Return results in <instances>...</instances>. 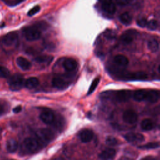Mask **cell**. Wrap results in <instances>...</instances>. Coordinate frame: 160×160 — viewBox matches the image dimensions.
Masks as SVG:
<instances>
[{
    "label": "cell",
    "instance_id": "6da1fadb",
    "mask_svg": "<svg viewBox=\"0 0 160 160\" xmlns=\"http://www.w3.org/2000/svg\"><path fill=\"white\" fill-rule=\"evenodd\" d=\"M8 85L11 91H16L20 90L24 85L23 76L19 74H14L9 78Z\"/></svg>",
    "mask_w": 160,
    "mask_h": 160
},
{
    "label": "cell",
    "instance_id": "7a4b0ae2",
    "mask_svg": "<svg viewBox=\"0 0 160 160\" xmlns=\"http://www.w3.org/2000/svg\"><path fill=\"white\" fill-rule=\"evenodd\" d=\"M22 33L28 41H36L40 38L41 31L36 26H28L23 29Z\"/></svg>",
    "mask_w": 160,
    "mask_h": 160
},
{
    "label": "cell",
    "instance_id": "3957f363",
    "mask_svg": "<svg viewBox=\"0 0 160 160\" xmlns=\"http://www.w3.org/2000/svg\"><path fill=\"white\" fill-rule=\"evenodd\" d=\"M23 146L28 152H35L39 147V139L32 137L26 138L23 141Z\"/></svg>",
    "mask_w": 160,
    "mask_h": 160
},
{
    "label": "cell",
    "instance_id": "277c9868",
    "mask_svg": "<svg viewBox=\"0 0 160 160\" xmlns=\"http://www.w3.org/2000/svg\"><path fill=\"white\" fill-rule=\"evenodd\" d=\"M132 96V92L129 90H121L116 91L112 96V98L116 101L121 102L128 101Z\"/></svg>",
    "mask_w": 160,
    "mask_h": 160
},
{
    "label": "cell",
    "instance_id": "5b68a950",
    "mask_svg": "<svg viewBox=\"0 0 160 160\" xmlns=\"http://www.w3.org/2000/svg\"><path fill=\"white\" fill-rule=\"evenodd\" d=\"M137 34L138 32L135 29H128L122 34L121 36V40L124 44H130L136 38Z\"/></svg>",
    "mask_w": 160,
    "mask_h": 160
},
{
    "label": "cell",
    "instance_id": "8992f818",
    "mask_svg": "<svg viewBox=\"0 0 160 160\" xmlns=\"http://www.w3.org/2000/svg\"><path fill=\"white\" fill-rule=\"evenodd\" d=\"M123 121L129 124H133L138 120V114L133 109H127L122 114Z\"/></svg>",
    "mask_w": 160,
    "mask_h": 160
},
{
    "label": "cell",
    "instance_id": "52a82bcc",
    "mask_svg": "<svg viewBox=\"0 0 160 160\" xmlns=\"http://www.w3.org/2000/svg\"><path fill=\"white\" fill-rule=\"evenodd\" d=\"M18 35L16 32H11L4 35L2 38V43L8 46H11L17 42Z\"/></svg>",
    "mask_w": 160,
    "mask_h": 160
},
{
    "label": "cell",
    "instance_id": "ba28073f",
    "mask_svg": "<svg viewBox=\"0 0 160 160\" xmlns=\"http://www.w3.org/2000/svg\"><path fill=\"white\" fill-rule=\"evenodd\" d=\"M124 137L129 142H141L144 141V136L139 132H129L126 133Z\"/></svg>",
    "mask_w": 160,
    "mask_h": 160
},
{
    "label": "cell",
    "instance_id": "9c48e42d",
    "mask_svg": "<svg viewBox=\"0 0 160 160\" xmlns=\"http://www.w3.org/2000/svg\"><path fill=\"white\" fill-rule=\"evenodd\" d=\"M159 93L158 90H146L144 101L149 103H154L158 101Z\"/></svg>",
    "mask_w": 160,
    "mask_h": 160
},
{
    "label": "cell",
    "instance_id": "30bf717a",
    "mask_svg": "<svg viewBox=\"0 0 160 160\" xmlns=\"http://www.w3.org/2000/svg\"><path fill=\"white\" fill-rule=\"evenodd\" d=\"M94 137V132L89 129H83L78 133V138L83 142H90Z\"/></svg>",
    "mask_w": 160,
    "mask_h": 160
},
{
    "label": "cell",
    "instance_id": "8fae6325",
    "mask_svg": "<svg viewBox=\"0 0 160 160\" xmlns=\"http://www.w3.org/2000/svg\"><path fill=\"white\" fill-rule=\"evenodd\" d=\"M102 9L109 14H113L116 12V6L112 0H102Z\"/></svg>",
    "mask_w": 160,
    "mask_h": 160
},
{
    "label": "cell",
    "instance_id": "7c38bea8",
    "mask_svg": "<svg viewBox=\"0 0 160 160\" xmlns=\"http://www.w3.org/2000/svg\"><path fill=\"white\" fill-rule=\"evenodd\" d=\"M39 118L44 123L49 124L53 122L54 119V114L51 111L46 109L41 112L39 115Z\"/></svg>",
    "mask_w": 160,
    "mask_h": 160
},
{
    "label": "cell",
    "instance_id": "4fadbf2b",
    "mask_svg": "<svg viewBox=\"0 0 160 160\" xmlns=\"http://www.w3.org/2000/svg\"><path fill=\"white\" fill-rule=\"evenodd\" d=\"M37 135L41 141H49L51 140L53 138L52 132L47 129H42L39 130L38 132Z\"/></svg>",
    "mask_w": 160,
    "mask_h": 160
},
{
    "label": "cell",
    "instance_id": "5bb4252c",
    "mask_svg": "<svg viewBox=\"0 0 160 160\" xmlns=\"http://www.w3.org/2000/svg\"><path fill=\"white\" fill-rule=\"evenodd\" d=\"M116 155V151L112 148H108L102 151L99 154L100 159L103 160H109L112 159Z\"/></svg>",
    "mask_w": 160,
    "mask_h": 160
},
{
    "label": "cell",
    "instance_id": "9a60e30c",
    "mask_svg": "<svg viewBox=\"0 0 160 160\" xmlns=\"http://www.w3.org/2000/svg\"><path fill=\"white\" fill-rule=\"evenodd\" d=\"M77 66V61L72 58H67L63 62V67L67 71H72Z\"/></svg>",
    "mask_w": 160,
    "mask_h": 160
},
{
    "label": "cell",
    "instance_id": "2e32d148",
    "mask_svg": "<svg viewBox=\"0 0 160 160\" xmlns=\"http://www.w3.org/2000/svg\"><path fill=\"white\" fill-rule=\"evenodd\" d=\"M52 86L59 89H62L68 87V83L64 79L59 77H55L52 80Z\"/></svg>",
    "mask_w": 160,
    "mask_h": 160
},
{
    "label": "cell",
    "instance_id": "e0dca14e",
    "mask_svg": "<svg viewBox=\"0 0 160 160\" xmlns=\"http://www.w3.org/2000/svg\"><path fill=\"white\" fill-rule=\"evenodd\" d=\"M16 63L18 66L24 71L28 70L31 67V63L27 59L22 56H19L16 59Z\"/></svg>",
    "mask_w": 160,
    "mask_h": 160
},
{
    "label": "cell",
    "instance_id": "ac0fdd59",
    "mask_svg": "<svg viewBox=\"0 0 160 160\" xmlns=\"http://www.w3.org/2000/svg\"><path fill=\"white\" fill-rule=\"evenodd\" d=\"M39 84V79L36 77H30L24 81V86L29 89H32L36 88Z\"/></svg>",
    "mask_w": 160,
    "mask_h": 160
},
{
    "label": "cell",
    "instance_id": "d6986e66",
    "mask_svg": "<svg viewBox=\"0 0 160 160\" xmlns=\"http://www.w3.org/2000/svg\"><path fill=\"white\" fill-rule=\"evenodd\" d=\"M113 61L116 64L121 66H126L129 64L128 58L122 54H118L115 56Z\"/></svg>",
    "mask_w": 160,
    "mask_h": 160
},
{
    "label": "cell",
    "instance_id": "ffe728a7",
    "mask_svg": "<svg viewBox=\"0 0 160 160\" xmlns=\"http://www.w3.org/2000/svg\"><path fill=\"white\" fill-rule=\"evenodd\" d=\"M128 78L131 79H138L142 80L147 78L148 75L145 72L143 71H138L132 73H129L126 76Z\"/></svg>",
    "mask_w": 160,
    "mask_h": 160
},
{
    "label": "cell",
    "instance_id": "44dd1931",
    "mask_svg": "<svg viewBox=\"0 0 160 160\" xmlns=\"http://www.w3.org/2000/svg\"><path fill=\"white\" fill-rule=\"evenodd\" d=\"M119 19L120 22L126 26H128L130 24H131L132 21V17L131 14H129L128 12H125L122 13L119 16Z\"/></svg>",
    "mask_w": 160,
    "mask_h": 160
},
{
    "label": "cell",
    "instance_id": "7402d4cb",
    "mask_svg": "<svg viewBox=\"0 0 160 160\" xmlns=\"http://www.w3.org/2000/svg\"><path fill=\"white\" fill-rule=\"evenodd\" d=\"M6 149L9 152H14L18 148V143L14 139H9L6 142Z\"/></svg>",
    "mask_w": 160,
    "mask_h": 160
},
{
    "label": "cell",
    "instance_id": "603a6c76",
    "mask_svg": "<svg viewBox=\"0 0 160 160\" xmlns=\"http://www.w3.org/2000/svg\"><path fill=\"white\" fill-rule=\"evenodd\" d=\"M154 122L149 119H145L141 122V128L144 131H150L154 128Z\"/></svg>",
    "mask_w": 160,
    "mask_h": 160
},
{
    "label": "cell",
    "instance_id": "cb8c5ba5",
    "mask_svg": "<svg viewBox=\"0 0 160 160\" xmlns=\"http://www.w3.org/2000/svg\"><path fill=\"white\" fill-rule=\"evenodd\" d=\"M145 92H146L145 89H139V90L135 91L132 94L134 99L135 101H139V102L144 101Z\"/></svg>",
    "mask_w": 160,
    "mask_h": 160
},
{
    "label": "cell",
    "instance_id": "d4e9b609",
    "mask_svg": "<svg viewBox=\"0 0 160 160\" xmlns=\"http://www.w3.org/2000/svg\"><path fill=\"white\" fill-rule=\"evenodd\" d=\"M148 49L151 52H156L157 51H158L159 48V42L157 40H156L154 39H152L148 41Z\"/></svg>",
    "mask_w": 160,
    "mask_h": 160
},
{
    "label": "cell",
    "instance_id": "484cf974",
    "mask_svg": "<svg viewBox=\"0 0 160 160\" xmlns=\"http://www.w3.org/2000/svg\"><path fill=\"white\" fill-rule=\"evenodd\" d=\"M53 59V57L51 56H48V55H42V56H37L34 60L38 62V63H50Z\"/></svg>",
    "mask_w": 160,
    "mask_h": 160
},
{
    "label": "cell",
    "instance_id": "4316f807",
    "mask_svg": "<svg viewBox=\"0 0 160 160\" xmlns=\"http://www.w3.org/2000/svg\"><path fill=\"white\" fill-rule=\"evenodd\" d=\"M159 146V144L158 142H151L141 146H139L138 148L141 149H152L158 148Z\"/></svg>",
    "mask_w": 160,
    "mask_h": 160
},
{
    "label": "cell",
    "instance_id": "83f0119b",
    "mask_svg": "<svg viewBox=\"0 0 160 160\" xmlns=\"http://www.w3.org/2000/svg\"><path fill=\"white\" fill-rule=\"evenodd\" d=\"M105 142L107 145L109 146H116L118 144V140L114 136H108L105 140Z\"/></svg>",
    "mask_w": 160,
    "mask_h": 160
},
{
    "label": "cell",
    "instance_id": "f1b7e54d",
    "mask_svg": "<svg viewBox=\"0 0 160 160\" xmlns=\"http://www.w3.org/2000/svg\"><path fill=\"white\" fill-rule=\"evenodd\" d=\"M146 27L151 31H154L158 28V23L156 20L152 19L149 21H148Z\"/></svg>",
    "mask_w": 160,
    "mask_h": 160
},
{
    "label": "cell",
    "instance_id": "f546056e",
    "mask_svg": "<svg viewBox=\"0 0 160 160\" xmlns=\"http://www.w3.org/2000/svg\"><path fill=\"white\" fill-rule=\"evenodd\" d=\"M9 75H10L9 70L7 68L0 65V77L3 78H7L9 76Z\"/></svg>",
    "mask_w": 160,
    "mask_h": 160
},
{
    "label": "cell",
    "instance_id": "4dcf8cb0",
    "mask_svg": "<svg viewBox=\"0 0 160 160\" xmlns=\"http://www.w3.org/2000/svg\"><path fill=\"white\" fill-rule=\"evenodd\" d=\"M99 81H100V78H97L94 79L92 81V83H91V86H90V87L89 88V90H88V94H91L95 90V89L96 88L97 86L98 85V84L99 82Z\"/></svg>",
    "mask_w": 160,
    "mask_h": 160
},
{
    "label": "cell",
    "instance_id": "1f68e13d",
    "mask_svg": "<svg viewBox=\"0 0 160 160\" xmlns=\"http://www.w3.org/2000/svg\"><path fill=\"white\" fill-rule=\"evenodd\" d=\"M147 22H148L147 19L144 17L139 18L137 19V21H136V23L138 26L141 28H145L147 25Z\"/></svg>",
    "mask_w": 160,
    "mask_h": 160
},
{
    "label": "cell",
    "instance_id": "d6a6232c",
    "mask_svg": "<svg viewBox=\"0 0 160 160\" xmlns=\"http://www.w3.org/2000/svg\"><path fill=\"white\" fill-rule=\"evenodd\" d=\"M8 111V105L7 104L2 101H0V116L4 115Z\"/></svg>",
    "mask_w": 160,
    "mask_h": 160
},
{
    "label": "cell",
    "instance_id": "836d02e7",
    "mask_svg": "<svg viewBox=\"0 0 160 160\" xmlns=\"http://www.w3.org/2000/svg\"><path fill=\"white\" fill-rule=\"evenodd\" d=\"M40 9H41V8H40L39 6H38V5L35 6L34 7H33L32 9H31L28 11V15L29 16H33V15L37 14V13L40 11Z\"/></svg>",
    "mask_w": 160,
    "mask_h": 160
},
{
    "label": "cell",
    "instance_id": "e575fe53",
    "mask_svg": "<svg viewBox=\"0 0 160 160\" xmlns=\"http://www.w3.org/2000/svg\"><path fill=\"white\" fill-rule=\"evenodd\" d=\"M34 26H36L38 29H42L44 30L47 28L48 27V24H46V22H44V21H41V22H37Z\"/></svg>",
    "mask_w": 160,
    "mask_h": 160
},
{
    "label": "cell",
    "instance_id": "d590c367",
    "mask_svg": "<svg viewBox=\"0 0 160 160\" xmlns=\"http://www.w3.org/2000/svg\"><path fill=\"white\" fill-rule=\"evenodd\" d=\"M131 0H116V2L119 6H126L130 2Z\"/></svg>",
    "mask_w": 160,
    "mask_h": 160
},
{
    "label": "cell",
    "instance_id": "8d00e7d4",
    "mask_svg": "<svg viewBox=\"0 0 160 160\" xmlns=\"http://www.w3.org/2000/svg\"><path fill=\"white\" fill-rule=\"evenodd\" d=\"M105 36L107 39H113L116 37V33L112 31H109L106 33Z\"/></svg>",
    "mask_w": 160,
    "mask_h": 160
},
{
    "label": "cell",
    "instance_id": "74e56055",
    "mask_svg": "<svg viewBox=\"0 0 160 160\" xmlns=\"http://www.w3.org/2000/svg\"><path fill=\"white\" fill-rule=\"evenodd\" d=\"M22 110V107H21V106H16L14 109H13V112H14V113H18V112H19L21 111Z\"/></svg>",
    "mask_w": 160,
    "mask_h": 160
},
{
    "label": "cell",
    "instance_id": "f35d334b",
    "mask_svg": "<svg viewBox=\"0 0 160 160\" xmlns=\"http://www.w3.org/2000/svg\"><path fill=\"white\" fill-rule=\"evenodd\" d=\"M17 1H18V2H22V1H24V0H16Z\"/></svg>",
    "mask_w": 160,
    "mask_h": 160
}]
</instances>
